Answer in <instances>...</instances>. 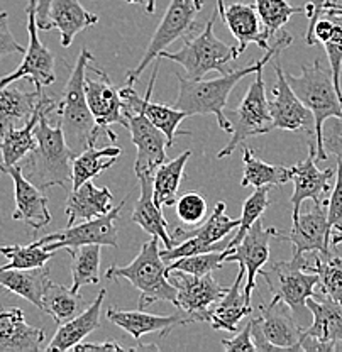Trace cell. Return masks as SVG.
<instances>
[{
	"instance_id": "6da1fadb",
	"label": "cell",
	"mask_w": 342,
	"mask_h": 352,
	"mask_svg": "<svg viewBox=\"0 0 342 352\" xmlns=\"http://www.w3.org/2000/svg\"><path fill=\"white\" fill-rule=\"evenodd\" d=\"M292 43L293 36L286 32L285 29H281L279 38L275 41L273 46L268 47L266 54L261 60L248 66H242V68H235L231 69V72L222 73L219 78L214 80H190L176 73V78L180 82V91L173 107L183 110L189 117L214 116L220 129L227 132V134H233V124L226 117V105L235 85H239L246 76L263 69L270 61L279 56V53L286 50Z\"/></svg>"
},
{
	"instance_id": "7a4b0ae2",
	"label": "cell",
	"mask_w": 342,
	"mask_h": 352,
	"mask_svg": "<svg viewBox=\"0 0 342 352\" xmlns=\"http://www.w3.org/2000/svg\"><path fill=\"white\" fill-rule=\"evenodd\" d=\"M56 105H50L41 112L34 129L38 144L19 164L25 178L41 190L50 186L70 188L73 179V160L76 153L66 142L60 124L51 126L47 120L51 113L56 112Z\"/></svg>"
},
{
	"instance_id": "3957f363",
	"label": "cell",
	"mask_w": 342,
	"mask_h": 352,
	"mask_svg": "<svg viewBox=\"0 0 342 352\" xmlns=\"http://www.w3.org/2000/svg\"><path fill=\"white\" fill-rule=\"evenodd\" d=\"M158 244L160 239L151 237L127 266H110L105 271L107 280H127L139 289V308H146L156 302H168L178 307V289L170 281V270L161 258Z\"/></svg>"
},
{
	"instance_id": "277c9868",
	"label": "cell",
	"mask_w": 342,
	"mask_h": 352,
	"mask_svg": "<svg viewBox=\"0 0 342 352\" xmlns=\"http://www.w3.org/2000/svg\"><path fill=\"white\" fill-rule=\"evenodd\" d=\"M95 58L88 53L87 47L80 51L76 65L66 82L63 97L56 105L60 116V126L63 129L65 139L70 148L76 154L82 153L90 144H97L102 131L95 124L94 116L88 109L85 97V75L88 65L94 63Z\"/></svg>"
},
{
	"instance_id": "5b68a950",
	"label": "cell",
	"mask_w": 342,
	"mask_h": 352,
	"mask_svg": "<svg viewBox=\"0 0 342 352\" xmlns=\"http://www.w3.org/2000/svg\"><path fill=\"white\" fill-rule=\"evenodd\" d=\"M286 80L305 107L314 113L317 161H325L329 154L322 142L323 122L329 117H342V102L334 85L332 72L321 60H315L312 65L301 66L300 75H288Z\"/></svg>"
},
{
	"instance_id": "8992f818",
	"label": "cell",
	"mask_w": 342,
	"mask_h": 352,
	"mask_svg": "<svg viewBox=\"0 0 342 352\" xmlns=\"http://www.w3.org/2000/svg\"><path fill=\"white\" fill-rule=\"evenodd\" d=\"M217 16L219 14L215 12L197 38L183 43L182 50L175 53L167 50L160 54V58H167L182 66L185 69V76L190 80H200L211 72L226 73L224 66L229 61L237 60L241 54H239L237 46H231L215 36L214 24Z\"/></svg>"
},
{
	"instance_id": "52a82bcc",
	"label": "cell",
	"mask_w": 342,
	"mask_h": 352,
	"mask_svg": "<svg viewBox=\"0 0 342 352\" xmlns=\"http://www.w3.org/2000/svg\"><path fill=\"white\" fill-rule=\"evenodd\" d=\"M233 134L229 142L217 154L219 160L231 156L248 138L268 134L273 131V120L270 113V100L266 98V87L263 80V69L256 72L255 80L248 87L241 104L231 113Z\"/></svg>"
},
{
	"instance_id": "ba28073f",
	"label": "cell",
	"mask_w": 342,
	"mask_h": 352,
	"mask_svg": "<svg viewBox=\"0 0 342 352\" xmlns=\"http://www.w3.org/2000/svg\"><path fill=\"white\" fill-rule=\"evenodd\" d=\"M202 7H204V0H171L163 19H161L148 47H146L145 54H142L141 61L127 73L126 85L134 87L146 66L153 63L156 58H160V54L167 51L168 46H171L176 39L185 38L186 32L192 31L195 28V19L200 14Z\"/></svg>"
},
{
	"instance_id": "9c48e42d",
	"label": "cell",
	"mask_w": 342,
	"mask_h": 352,
	"mask_svg": "<svg viewBox=\"0 0 342 352\" xmlns=\"http://www.w3.org/2000/svg\"><path fill=\"white\" fill-rule=\"evenodd\" d=\"M308 259L303 256H293L290 261H278L271 264L270 271L261 270V276L268 281L273 302H283L292 311L303 310L307 300L317 295L315 286H319V276L307 271Z\"/></svg>"
},
{
	"instance_id": "30bf717a",
	"label": "cell",
	"mask_w": 342,
	"mask_h": 352,
	"mask_svg": "<svg viewBox=\"0 0 342 352\" xmlns=\"http://www.w3.org/2000/svg\"><path fill=\"white\" fill-rule=\"evenodd\" d=\"M126 200L120 201L117 207L100 215L97 219L83 220L73 226H66L65 229L56 230L53 234L41 237L38 242L39 245L46 248L47 251H60V249H73L85 244H100L109 248H119V236H117L116 222L122 212Z\"/></svg>"
},
{
	"instance_id": "8fae6325",
	"label": "cell",
	"mask_w": 342,
	"mask_h": 352,
	"mask_svg": "<svg viewBox=\"0 0 342 352\" xmlns=\"http://www.w3.org/2000/svg\"><path fill=\"white\" fill-rule=\"evenodd\" d=\"M25 14H28L29 44L24 51V60L12 73L0 78V88L28 78L34 83L36 90H44V87H50L56 82V72H54L56 56L39 39V29L36 24V0H29Z\"/></svg>"
},
{
	"instance_id": "7c38bea8",
	"label": "cell",
	"mask_w": 342,
	"mask_h": 352,
	"mask_svg": "<svg viewBox=\"0 0 342 352\" xmlns=\"http://www.w3.org/2000/svg\"><path fill=\"white\" fill-rule=\"evenodd\" d=\"M170 281L178 289V310L189 317L190 324L193 322H207L211 324V307L219 302L227 292L212 274L195 276L185 271L170 270Z\"/></svg>"
},
{
	"instance_id": "4fadbf2b",
	"label": "cell",
	"mask_w": 342,
	"mask_h": 352,
	"mask_svg": "<svg viewBox=\"0 0 342 352\" xmlns=\"http://www.w3.org/2000/svg\"><path fill=\"white\" fill-rule=\"evenodd\" d=\"M307 308L314 322L301 332V351H342V303L325 295H314L307 300Z\"/></svg>"
},
{
	"instance_id": "5bb4252c",
	"label": "cell",
	"mask_w": 342,
	"mask_h": 352,
	"mask_svg": "<svg viewBox=\"0 0 342 352\" xmlns=\"http://www.w3.org/2000/svg\"><path fill=\"white\" fill-rule=\"evenodd\" d=\"M97 78H87L85 75V97L88 109L94 116L95 124L102 134L109 138L110 142L117 141L116 132L110 129L114 124H120L126 127V113H124V102L120 97V88L110 82L107 73L98 68H92Z\"/></svg>"
},
{
	"instance_id": "9a60e30c",
	"label": "cell",
	"mask_w": 342,
	"mask_h": 352,
	"mask_svg": "<svg viewBox=\"0 0 342 352\" xmlns=\"http://www.w3.org/2000/svg\"><path fill=\"white\" fill-rule=\"evenodd\" d=\"M126 127L131 132L132 144L138 149L134 171L139 175H154L156 168L168 161V141L163 131L158 129L141 110H126Z\"/></svg>"
},
{
	"instance_id": "2e32d148",
	"label": "cell",
	"mask_w": 342,
	"mask_h": 352,
	"mask_svg": "<svg viewBox=\"0 0 342 352\" xmlns=\"http://www.w3.org/2000/svg\"><path fill=\"white\" fill-rule=\"evenodd\" d=\"M278 230L270 227L264 229L263 222L256 220L244 236V239L239 242L235 248H231V254L226 258V263H237L246 270V285H244V296L246 303L251 305L253 289L256 288V278L259 276L261 270L270 259V248L271 239L277 237Z\"/></svg>"
},
{
	"instance_id": "e0dca14e",
	"label": "cell",
	"mask_w": 342,
	"mask_h": 352,
	"mask_svg": "<svg viewBox=\"0 0 342 352\" xmlns=\"http://www.w3.org/2000/svg\"><path fill=\"white\" fill-rule=\"evenodd\" d=\"M158 76V66L153 69V75H151L148 88H146V95L141 97L138 95V91L134 90L132 85H126L120 88V97H122L124 102V112L126 110H131V112H136V110H141L146 117L158 127L160 131H163V134L167 135L168 148H171L175 144L176 138L178 135H190L192 132L189 131H178V126L182 124L183 119H186V113L183 110L175 109L173 105H164L158 104V102H153V88L154 82H156Z\"/></svg>"
},
{
	"instance_id": "ac0fdd59",
	"label": "cell",
	"mask_w": 342,
	"mask_h": 352,
	"mask_svg": "<svg viewBox=\"0 0 342 352\" xmlns=\"http://www.w3.org/2000/svg\"><path fill=\"white\" fill-rule=\"evenodd\" d=\"M277 83L273 87V98L270 100V113L273 129L281 131H307L315 138L314 113L303 105L290 87L286 75L278 61H273Z\"/></svg>"
},
{
	"instance_id": "d6986e66",
	"label": "cell",
	"mask_w": 342,
	"mask_h": 352,
	"mask_svg": "<svg viewBox=\"0 0 342 352\" xmlns=\"http://www.w3.org/2000/svg\"><path fill=\"white\" fill-rule=\"evenodd\" d=\"M292 179L295 190L290 198L292 201V220L295 222L301 212V204L305 200H312L317 205H327L325 195L330 192V182H332L336 171L332 168L329 170H319L317 168V149L315 141H310V151L307 160L292 166Z\"/></svg>"
},
{
	"instance_id": "ffe728a7",
	"label": "cell",
	"mask_w": 342,
	"mask_h": 352,
	"mask_svg": "<svg viewBox=\"0 0 342 352\" xmlns=\"http://www.w3.org/2000/svg\"><path fill=\"white\" fill-rule=\"evenodd\" d=\"M253 329L259 332L277 351H301L303 327L297 324L286 303L273 302L259 305V314L251 318Z\"/></svg>"
},
{
	"instance_id": "44dd1931",
	"label": "cell",
	"mask_w": 342,
	"mask_h": 352,
	"mask_svg": "<svg viewBox=\"0 0 342 352\" xmlns=\"http://www.w3.org/2000/svg\"><path fill=\"white\" fill-rule=\"evenodd\" d=\"M278 239L288 241L293 245V256H303L307 252L330 251V229L327 222V205H317L300 212L293 222L290 234H277Z\"/></svg>"
},
{
	"instance_id": "7402d4cb",
	"label": "cell",
	"mask_w": 342,
	"mask_h": 352,
	"mask_svg": "<svg viewBox=\"0 0 342 352\" xmlns=\"http://www.w3.org/2000/svg\"><path fill=\"white\" fill-rule=\"evenodd\" d=\"M0 171L9 175L14 182L16 210H14L12 219L21 220L32 230L46 227L51 222V214L50 208H47V197L44 195L43 190L25 178L19 164L0 168Z\"/></svg>"
},
{
	"instance_id": "603a6c76",
	"label": "cell",
	"mask_w": 342,
	"mask_h": 352,
	"mask_svg": "<svg viewBox=\"0 0 342 352\" xmlns=\"http://www.w3.org/2000/svg\"><path fill=\"white\" fill-rule=\"evenodd\" d=\"M105 317H107L109 322L116 324L117 327L126 330L136 342H141L142 336H146V333L160 332V336H167L171 329L190 324L189 317L182 310L175 315H154L142 311V308H139V310H122V308L110 307L105 311Z\"/></svg>"
},
{
	"instance_id": "cb8c5ba5",
	"label": "cell",
	"mask_w": 342,
	"mask_h": 352,
	"mask_svg": "<svg viewBox=\"0 0 342 352\" xmlns=\"http://www.w3.org/2000/svg\"><path fill=\"white\" fill-rule=\"evenodd\" d=\"M44 340V330L29 325L21 308H0V352H38Z\"/></svg>"
},
{
	"instance_id": "d4e9b609",
	"label": "cell",
	"mask_w": 342,
	"mask_h": 352,
	"mask_svg": "<svg viewBox=\"0 0 342 352\" xmlns=\"http://www.w3.org/2000/svg\"><path fill=\"white\" fill-rule=\"evenodd\" d=\"M53 97L41 91V97H39V104L36 107L34 113H32L31 119L21 127H12V129H7L0 134V154H2V163H0V168L7 166H16L19 164L32 149L36 148L38 141H36L34 129L39 122V117H41V112L50 105H54Z\"/></svg>"
},
{
	"instance_id": "484cf974",
	"label": "cell",
	"mask_w": 342,
	"mask_h": 352,
	"mask_svg": "<svg viewBox=\"0 0 342 352\" xmlns=\"http://www.w3.org/2000/svg\"><path fill=\"white\" fill-rule=\"evenodd\" d=\"M105 295L107 292L100 289L97 295V298L88 305L82 314H78L76 317H73L72 320L65 322L58 327L56 333L53 336V339L50 340L44 349L50 351H73V347L76 344L83 342L87 336H90L92 332H95L100 327V315H102V303H104Z\"/></svg>"
},
{
	"instance_id": "4316f807",
	"label": "cell",
	"mask_w": 342,
	"mask_h": 352,
	"mask_svg": "<svg viewBox=\"0 0 342 352\" xmlns=\"http://www.w3.org/2000/svg\"><path fill=\"white\" fill-rule=\"evenodd\" d=\"M153 178L154 175H139V186L141 195L132 210V220L141 227L142 230L151 234V237H158L164 249H171L175 242L171 239L170 227L163 215V208L156 205L153 198Z\"/></svg>"
},
{
	"instance_id": "83f0119b",
	"label": "cell",
	"mask_w": 342,
	"mask_h": 352,
	"mask_svg": "<svg viewBox=\"0 0 342 352\" xmlns=\"http://www.w3.org/2000/svg\"><path fill=\"white\" fill-rule=\"evenodd\" d=\"M114 195L107 186L94 185L92 179L80 185L76 190H72L66 200V217L68 226L80 222V220H92L100 215H105L112 210Z\"/></svg>"
},
{
	"instance_id": "f1b7e54d",
	"label": "cell",
	"mask_w": 342,
	"mask_h": 352,
	"mask_svg": "<svg viewBox=\"0 0 342 352\" xmlns=\"http://www.w3.org/2000/svg\"><path fill=\"white\" fill-rule=\"evenodd\" d=\"M222 21L224 24H227L235 41H237L239 54L244 53L249 44H257L263 50L270 47V44H268L270 39L266 38L264 28H261L263 22H261L255 6L241 2L231 3L224 12Z\"/></svg>"
},
{
	"instance_id": "f546056e",
	"label": "cell",
	"mask_w": 342,
	"mask_h": 352,
	"mask_svg": "<svg viewBox=\"0 0 342 352\" xmlns=\"http://www.w3.org/2000/svg\"><path fill=\"white\" fill-rule=\"evenodd\" d=\"M97 22V14L88 12L78 0H53L47 17V31L58 29L61 34V46L68 47L76 34L94 28Z\"/></svg>"
},
{
	"instance_id": "4dcf8cb0",
	"label": "cell",
	"mask_w": 342,
	"mask_h": 352,
	"mask_svg": "<svg viewBox=\"0 0 342 352\" xmlns=\"http://www.w3.org/2000/svg\"><path fill=\"white\" fill-rule=\"evenodd\" d=\"M244 278L246 270L239 266V273L234 283L227 288L219 305L212 310L211 327L214 330H226V332H237L239 322L253 314V307L246 303L244 296Z\"/></svg>"
},
{
	"instance_id": "1f68e13d",
	"label": "cell",
	"mask_w": 342,
	"mask_h": 352,
	"mask_svg": "<svg viewBox=\"0 0 342 352\" xmlns=\"http://www.w3.org/2000/svg\"><path fill=\"white\" fill-rule=\"evenodd\" d=\"M43 90L22 91L12 83L0 88V134L12 127L24 126L34 113Z\"/></svg>"
},
{
	"instance_id": "d6a6232c",
	"label": "cell",
	"mask_w": 342,
	"mask_h": 352,
	"mask_svg": "<svg viewBox=\"0 0 342 352\" xmlns=\"http://www.w3.org/2000/svg\"><path fill=\"white\" fill-rule=\"evenodd\" d=\"M50 283V273L46 267H29V270H0V286L14 295L28 300L43 311V295Z\"/></svg>"
},
{
	"instance_id": "836d02e7",
	"label": "cell",
	"mask_w": 342,
	"mask_h": 352,
	"mask_svg": "<svg viewBox=\"0 0 342 352\" xmlns=\"http://www.w3.org/2000/svg\"><path fill=\"white\" fill-rule=\"evenodd\" d=\"M242 178L241 186H253V188H261V186H278L292 182V166H275V164L266 163L259 160L251 148H242Z\"/></svg>"
},
{
	"instance_id": "e575fe53",
	"label": "cell",
	"mask_w": 342,
	"mask_h": 352,
	"mask_svg": "<svg viewBox=\"0 0 342 352\" xmlns=\"http://www.w3.org/2000/svg\"><path fill=\"white\" fill-rule=\"evenodd\" d=\"M192 151H185L175 160L164 161L163 164L156 168L153 178V198L156 205L163 207H171L178 198V190L182 185L183 175H185V166L189 163Z\"/></svg>"
},
{
	"instance_id": "d590c367",
	"label": "cell",
	"mask_w": 342,
	"mask_h": 352,
	"mask_svg": "<svg viewBox=\"0 0 342 352\" xmlns=\"http://www.w3.org/2000/svg\"><path fill=\"white\" fill-rule=\"evenodd\" d=\"M87 307V300L80 295V292H73L72 288L50 280L43 295V311L53 318L54 324L61 325L72 320Z\"/></svg>"
},
{
	"instance_id": "8d00e7d4",
	"label": "cell",
	"mask_w": 342,
	"mask_h": 352,
	"mask_svg": "<svg viewBox=\"0 0 342 352\" xmlns=\"http://www.w3.org/2000/svg\"><path fill=\"white\" fill-rule=\"evenodd\" d=\"M122 149L119 146H109V148H95V144H90L82 153L76 154L73 160V179L72 190H76L80 185L88 182V179L97 178L98 175L109 170L117 157L120 156Z\"/></svg>"
},
{
	"instance_id": "74e56055",
	"label": "cell",
	"mask_w": 342,
	"mask_h": 352,
	"mask_svg": "<svg viewBox=\"0 0 342 352\" xmlns=\"http://www.w3.org/2000/svg\"><path fill=\"white\" fill-rule=\"evenodd\" d=\"M72 256V289L80 292L82 286L100 281V244H85L66 249Z\"/></svg>"
},
{
	"instance_id": "f35d334b",
	"label": "cell",
	"mask_w": 342,
	"mask_h": 352,
	"mask_svg": "<svg viewBox=\"0 0 342 352\" xmlns=\"http://www.w3.org/2000/svg\"><path fill=\"white\" fill-rule=\"evenodd\" d=\"M307 271L319 276L322 295L342 303V258L329 252H315L314 263H308Z\"/></svg>"
},
{
	"instance_id": "ab89813d",
	"label": "cell",
	"mask_w": 342,
	"mask_h": 352,
	"mask_svg": "<svg viewBox=\"0 0 342 352\" xmlns=\"http://www.w3.org/2000/svg\"><path fill=\"white\" fill-rule=\"evenodd\" d=\"M0 254L9 261L0 270H29V267H43L44 264L54 258L56 251H47L46 248L32 242L29 245H0Z\"/></svg>"
},
{
	"instance_id": "60d3db41",
	"label": "cell",
	"mask_w": 342,
	"mask_h": 352,
	"mask_svg": "<svg viewBox=\"0 0 342 352\" xmlns=\"http://www.w3.org/2000/svg\"><path fill=\"white\" fill-rule=\"evenodd\" d=\"M259 19L263 22L266 38L271 39L283 25L290 21L293 14H301L303 9L288 3V0H256L255 3Z\"/></svg>"
},
{
	"instance_id": "b9f144b4",
	"label": "cell",
	"mask_w": 342,
	"mask_h": 352,
	"mask_svg": "<svg viewBox=\"0 0 342 352\" xmlns=\"http://www.w3.org/2000/svg\"><path fill=\"white\" fill-rule=\"evenodd\" d=\"M268 195H270V186H261V188H256L251 195L246 198L244 204H242L237 230H235V236L229 242V248H235L239 242L244 239V236L251 229L253 223L259 220L261 215L266 212L268 205H270V197Z\"/></svg>"
},
{
	"instance_id": "7bdbcfd3",
	"label": "cell",
	"mask_w": 342,
	"mask_h": 352,
	"mask_svg": "<svg viewBox=\"0 0 342 352\" xmlns=\"http://www.w3.org/2000/svg\"><path fill=\"white\" fill-rule=\"evenodd\" d=\"M233 249L227 248L226 251H212V252H200V254L185 256V258L175 259L168 263V270H180L195 276H204V274H212V271L219 270L226 258L231 254Z\"/></svg>"
},
{
	"instance_id": "ee69618b",
	"label": "cell",
	"mask_w": 342,
	"mask_h": 352,
	"mask_svg": "<svg viewBox=\"0 0 342 352\" xmlns=\"http://www.w3.org/2000/svg\"><path fill=\"white\" fill-rule=\"evenodd\" d=\"M175 205L180 222L189 229L200 226L207 217V200L200 193H185V195L176 198Z\"/></svg>"
},
{
	"instance_id": "f6af8a7d",
	"label": "cell",
	"mask_w": 342,
	"mask_h": 352,
	"mask_svg": "<svg viewBox=\"0 0 342 352\" xmlns=\"http://www.w3.org/2000/svg\"><path fill=\"white\" fill-rule=\"evenodd\" d=\"M336 21L334 32L329 39L323 44L325 47L327 58H329V68L332 72L334 85H336L337 94L342 102V88H341V72H342V17L341 16H329Z\"/></svg>"
},
{
	"instance_id": "bcb514c9",
	"label": "cell",
	"mask_w": 342,
	"mask_h": 352,
	"mask_svg": "<svg viewBox=\"0 0 342 352\" xmlns=\"http://www.w3.org/2000/svg\"><path fill=\"white\" fill-rule=\"evenodd\" d=\"M322 142L327 154L342 161V117H329L322 127Z\"/></svg>"
},
{
	"instance_id": "7dc6e473",
	"label": "cell",
	"mask_w": 342,
	"mask_h": 352,
	"mask_svg": "<svg viewBox=\"0 0 342 352\" xmlns=\"http://www.w3.org/2000/svg\"><path fill=\"white\" fill-rule=\"evenodd\" d=\"M327 222L330 230L342 223V161H337L336 183H334L332 195L327 200Z\"/></svg>"
},
{
	"instance_id": "c3c4849f",
	"label": "cell",
	"mask_w": 342,
	"mask_h": 352,
	"mask_svg": "<svg viewBox=\"0 0 342 352\" xmlns=\"http://www.w3.org/2000/svg\"><path fill=\"white\" fill-rule=\"evenodd\" d=\"M24 47L16 41L14 34L10 32L9 14L6 10H2L0 12V60L16 53L24 54Z\"/></svg>"
},
{
	"instance_id": "681fc988",
	"label": "cell",
	"mask_w": 342,
	"mask_h": 352,
	"mask_svg": "<svg viewBox=\"0 0 342 352\" xmlns=\"http://www.w3.org/2000/svg\"><path fill=\"white\" fill-rule=\"evenodd\" d=\"M329 2H337V0H307L303 7V14L307 16L308 19V28H307V34H305V43L307 46H314V25L317 24V21L321 19V16L323 14V9Z\"/></svg>"
},
{
	"instance_id": "f907efd6",
	"label": "cell",
	"mask_w": 342,
	"mask_h": 352,
	"mask_svg": "<svg viewBox=\"0 0 342 352\" xmlns=\"http://www.w3.org/2000/svg\"><path fill=\"white\" fill-rule=\"evenodd\" d=\"M251 329H253V320L249 318V322L246 324V327L242 329L237 336L233 337V339L222 340L224 349L229 351V352H242V351L256 352V346H255V342H253Z\"/></svg>"
},
{
	"instance_id": "816d5d0a",
	"label": "cell",
	"mask_w": 342,
	"mask_h": 352,
	"mask_svg": "<svg viewBox=\"0 0 342 352\" xmlns=\"http://www.w3.org/2000/svg\"><path fill=\"white\" fill-rule=\"evenodd\" d=\"M73 351L76 352H94V351H127V352H134V347H124L120 344H117L116 340H105V342H88V344H76L73 347Z\"/></svg>"
},
{
	"instance_id": "f5cc1de1",
	"label": "cell",
	"mask_w": 342,
	"mask_h": 352,
	"mask_svg": "<svg viewBox=\"0 0 342 352\" xmlns=\"http://www.w3.org/2000/svg\"><path fill=\"white\" fill-rule=\"evenodd\" d=\"M53 0H36V24L39 31H47V17Z\"/></svg>"
},
{
	"instance_id": "db71d44e",
	"label": "cell",
	"mask_w": 342,
	"mask_h": 352,
	"mask_svg": "<svg viewBox=\"0 0 342 352\" xmlns=\"http://www.w3.org/2000/svg\"><path fill=\"white\" fill-rule=\"evenodd\" d=\"M323 14L325 16H341L342 17V6L337 2H329L323 9Z\"/></svg>"
},
{
	"instance_id": "11a10c76",
	"label": "cell",
	"mask_w": 342,
	"mask_h": 352,
	"mask_svg": "<svg viewBox=\"0 0 342 352\" xmlns=\"http://www.w3.org/2000/svg\"><path fill=\"white\" fill-rule=\"evenodd\" d=\"M342 242V232H330V245L337 248Z\"/></svg>"
},
{
	"instance_id": "9f6ffc18",
	"label": "cell",
	"mask_w": 342,
	"mask_h": 352,
	"mask_svg": "<svg viewBox=\"0 0 342 352\" xmlns=\"http://www.w3.org/2000/svg\"><path fill=\"white\" fill-rule=\"evenodd\" d=\"M224 12H226V3L224 0H217V14L220 16V19H224Z\"/></svg>"
},
{
	"instance_id": "6f0895ef",
	"label": "cell",
	"mask_w": 342,
	"mask_h": 352,
	"mask_svg": "<svg viewBox=\"0 0 342 352\" xmlns=\"http://www.w3.org/2000/svg\"><path fill=\"white\" fill-rule=\"evenodd\" d=\"M156 2H158V0H148V2H146V6H145L146 12L154 14V9H156Z\"/></svg>"
},
{
	"instance_id": "680465c9",
	"label": "cell",
	"mask_w": 342,
	"mask_h": 352,
	"mask_svg": "<svg viewBox=\"0 0 342 352\" xmlns=\"http://www.w3.org/2000/svg\"><path fill=\"white\" fill-rule=\"evenodd\" d=\"M330 232H342V223H339V226L334 227V229L330 230Z\"/></svg>"
},
{
	"instance_id": "91938a15",
	"label": "cell",
	"mask_w": 342,
	"mask_h": 352,
	"mask_svg": "<svg viewBox=\"0 0 342 352\" xmlns=\"http://www.w3.org/2000/svg\"><path fill=\"white\" fill-rule=\"evenodd\" d=\"M124 2H127V3H141V0H124Z\"/></svg>"
}]
</instances>
